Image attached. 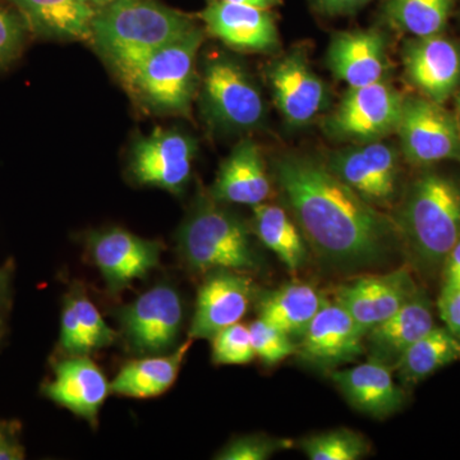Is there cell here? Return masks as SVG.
Instances as JSON below:
<instances>
[{"instance_id": "6da1fadb", "label": "cell", "mask_w": 460, "mask_h": 460, "mask_svg": "<svg viewBox=\"0 0 460 460\" xmlns=\"http://www.w3.org/2000/svg\"><path fill=\"white\" fill-rule=\"evenodd\" d=\"M275 177L314 255L338 271L378 268L402 244L394 219L357 195L317 160L288 155Z\"/></svg>"}, {"instance_id": "7a4b0ae2", "label": "cell", "mask_w": 460, "mask_h": 460, "mask_svg": "<svg viewBox=\"0 0 460 460\" xmlns=\"http://www.w3.org/2000/svg\"><path fill=\"white\" fill-rule=\"evenodd\" d=\"M394 222L414 268L425 277H438L460 238L459 184L440 172L420 175Z\"/></svg>"}, {"instance_id": "3957f363", "label": "cell", "mask_w": 460, "mask_h": 460, "mask_svg": "<svg viewBox=\"0 0 460 460\" xmlns=\"http://www.w3.org/2000/svg\"><path fill=\"white\" fill-rule=\"evenodd\" d=\"M198 26L157 0H113L96 9L91 44L118 74Z\"/></svg>"}, {"instance_id": "277c9868", "label": "cell", "mask_w": 460, "mask_h": 460, "mask_svg": "<svg viewBox=\"0 0 460 460\" xmlns=\"http://www.w3.org/2000/svg\"><path fill=\"white\" fill-rule=\"evenodd\" d=\"M204 40V29L195 27L183 38L118 72L120 83L132 99L148 111L190 114L199 93V53Z\"/></svg>"}, {"instance_id": "5b68a950", "label": "cell", "mask_w": 460, "mask_h": 460, "mask_svg": "<svg viewBox=\"0 0 460 460\" xmlns=\"http://www.w3.org/2000/svg\"><path fill=\"white\" fill-rule=\"evenodd\" d=\"M178 251L190 270H255L259 253L247 224L213 198H201L178 230Z\"/></svg>"}, {"instance_id": "8992f818", "label": "cell", "mask_w": 460, "mask_h": 460, "mask_svg": "<svg viewBox=\"0 0 460 460\" xmlns=\"http://www.w3.org/2000/svg\"><path fill=\"white\" fill-rule=\"evenodd\" d=\"M199 105L206 119L226 131H250L262 123L265 102L253 78L226 56L208 58L199 72Z\"/></svg>"}, {"instance_id": "52a82bcc", "label": "cell", "mask_w": 460, "mask_h": 460, "mask_svg": "<svg viewBox=\"0 0 460 460\" xmlns=\"http://www.w3.org/2000/svg\"><path fill=\"white\" fill-rule=\"evenodd\" d=\"M396 132L405 157L416 165L460 159L458 119L428 98L404 99Z\"/></svg>"}, {"instance_id": "ba28073f", "label": "cell", "mask_w": 460, "mask_h": 460, "mask_svg": "<svg viewBox=\"0 0 460 460\" xmlns=\"http://www.w3.org/2000/svg\"><path fill=\"white\" fill-rule=\"evenodd\" d=\"M198 154V142L180 129L156 128L138 138L129 157L133 180L171 193L186 189Z\"/></svg>"}, {"instance_id": "9c48e42d", "label": "cell", "mask_w": 460, "mask_h": 460, "mask_svg": "<svg viewBox=\"0 0 460 460\" xmlns=\"http://www.w3.org/2000/svg\"><path fill=\"white\" fill-rule=\"evenodd\" d=\"M404 98L385 80L349 89L328 122L329 131L343 140L371 142L396 132Z\"/></svg>"}, {"instance_id": "30bf717a", "label": "cell", "mask_w": 460, "mask_h": 460, "mask_svg": "<svg viewBox=\"0 0 460 460\" xmlns=\"http://www.w3.org/2000/svg\"><path fill=\"white\" fill-rule=\"evenodd\" d=\"M184 307L180 293L160 284L119 311L124 337L135 352H168L180 337Z\"/></svg>"}, {"instance_id": "8fae6325", "label": "cell", "mask_w": 460, "mask_h": 460, "mask_svg": "<svg viewBox=\"0 0 460 460\" xmlns=\"http://www.w3.org/2000/svg\"><path fill=\"white\" fill-rule=\"evenodd\" d=\"M329 169L375 208H389L398 190V154L383 140L363 142L361 146L338 151Z\"/></svg>"}, {"instance_id": "7c38bea8", "label": "cell", "mask_w": 460, "mask_h": 460, "mask_svg": "<svg viewBox=\"0 0 460 460\" xmlns=\"http://www.w3.org/2000/svg\"><path fill=\"white\" fill-rule=\"evenodd\" d=\"M365 337L366 332L337 301L323 299L296 344V353L314 367L332 370L356 361L365 352Z\"/></svg>"}, {"instance_id": "4fadbf2b", "label": "cell", "mask_w": 460, "mask_h": 460, "mask_svg": "<svg viewBox=\"0 0 460 460\" xmlns=\"http://www.w3.org/2000/svg\"><path fill=\"white\" fill-rule=\"evenodd\" d=\"M419 289L410 269L401 268L384 274L356 278L339 288L335 301L367 334L368 330L407 304Z\"/></svg>"}, {"instance_id": "5bb4252c", "label": "cell", "mask_w": 460, "mask_h": 460, "mask_svg": "<svg viewBox=\"0 0 460 460\" xmlns=\"http://www.w3.org/2000/svg\"><path fill=\"white\" fill-rule=\"evenodd\" d=\"M89 248L109 292L119 293L132 281L146 277L162 255V243L119 228L93 233Z\"/></svg>"}, {"instance_id": "9a60e30c", "label": "cell", "mask_w": 460, "mask_h": 460, "mask_svg": "<svg viewBox=\"0 0 460 460\" xmlns=\"http://www.w3.org/2000/svg\"><path fill=\"white\" fill-rule=\"evenodd\" d=\"M253 292L252 280L241 271L208 272L199 289L189 338L211 339L220 330L239 323L247 314Z\"/></svg>"}, {"instance_id": "2e32d148", "label": "cell", "mask_w": 460, "mask_h": 460, "mask_svg": "<svg viewBox=\"0 0 460 460\" xmlns=\"http://www.w3.org/2000/svg\"><path fill=\"white\" fill-rule=\"evenodd\" d=\"M405 75L425 98L443 104L460 84V47L440 35L414 38L402 51Z\"/></svg>"}, {"instance_id": "e0dca14e", "label": "cell", "mask_w": 460, "mask_h": 460, "mask_svg": "<svg viewBox=\"0 0 460 460\" xmlns=\"http://www.w3.org/2000/svg\"><path fill=\"white\" fill-rule=\"evenodd\" d=\"M272 98L288 123L313 122L326 104V87L299 51L281 58L269 72Z\"/></svg>"}, {"instance_id": "ac0fdd59", "label": "cell", "mask_w": 460, "mask_h": 460, "mask_svg": "<svg viewBox=\"0 0 460 460\" xmlns=\"http://www.w3.org/2000/svg\"><path fill=\"white\" fill-rule=\"evenodd\" d=\"M199 16L206 31L233 49L269 51L279 45V33L268 9L217 0Z\"/></svg>"}, {"instance_id": "d6986e66", "label": "cell", "mask_w": 460, "mask_h": 460, "mask_svg": "<svg viewBox=\"0 0 460 460\" xmlns=\"http://www.w3.org/2000/svg\"><path fill=\"white\" fill-rule=\"evenodd\" d=\"M332 380L354 410L374 419H386L404 407V387L398 385L394 370L385 363L370 358L362 365L332 371Z\"/></svg>"}, {"instance_id": "ffe728a7", "label": "cell", "mask_w": 460, "mask_h": 460, "mask_svg": "<svg viewBox=\"0 0 460 460\" xmlns=\"http://www.w3.org/2000/svg\"><path fill=\"white\" fill-rule=\"evenodd\" d=\"M435 326L431 299L420 288L395 314L368 330L365 348L367 347L371 359L385 363L394 370L402 354Z\"/></svg>"}, {"instance_id": "44dd1931", "label": "cell", "mask_w": 460, "mask_h": 460, "mask_svg": "<svg viewBox=\"0 0 460 460\" xmlns=\"http://www.w3.org/2000/svg\"><path fill=\"white\" fill-rule=\"evenodd\" d=\"M271 183L259 145L242 140L217 172L210 195L220 204L257 206L270 198Z\"/></svg>"}, {"instance_id": "7402d4cb", "label": "cell", "mask_w": 460, "mask_h": 460, "mask_svg": "<svg viewBox=\"0 0 460 460\" xmlns=\"http://www.w3.org/2000/svg\"><path fill=\"white\" fill-rule=\"evenodd\" d=\"M44 393L75 416L95 422L111 393V384L89 357L72 356L58 363L54 380L44 386Z\"/></svg>"}, {"instance_id": "603a6c76", "label": "cell", "mask_w": 460, "mask_h": 460, "mask_svg": "<svg viewBox=\"0 0 460 460\" xmlns=\"http://www.w3.org/2000/svg\"><path fill=\"white\" fill-rule=\"evenodd\" d=\"M328 63L349 89L380 83L386 74L385 41L377 31L338 33L330 44Z\"/></svg>"}, {"instance_id": "cb8c5ba5", "label": "cell", "mask_w": 460, "mask_h": 460, "mask_svg": "<svg viewBox=\"0 0 460 460\" xmlns=\"http://www.w3.org/2000/svg\"><path fill=\"white\" fill-rule=\"evenodd\" d=\"M36 32L48 38L91 41L96 8L84 0H12Z\"/></svg>"}, {"instance_id": "d4e9b609", "label": "cell", "mask_w": 460, "mask_h": 460, "mask_svg": "<svg viewBox=\"0 0 460 460\" xmlns=\"http://www.w3.org/2000/svg\"><path fill=\"white\" fill-rule=\"evenodd\" d=\"M323 299L325 296L310 284H286L262 296L259 319L286 332L293 341H301Z\"/></svg>"}, {"instance_id": "484cf974", "label": "cell", "mask_w": 460, "mask_h": 460, "mask_svg": "<svg viewBox=\"0 0 460 460\" xmlns=\"http://www.w3.org/2000/svg\"><path fill=\"white\" fill-rule=\"evenodd\" d=\"M192 339L168 356L146 357L124 366L111 384V393L129 398H154L165 393L177 380Z\"/></svg>"}, {"instance_id": "4316f807", "label": "cell", "mask_w": 460, "mask_h": 460, "mask_svg": "<svg viewBox=\"0 0 460 460\" xmlns=\"http://www.w3.org/2000/svg\"><path fill=\"white\" fill-rule=\"evenodd\" d=\"M460 361V339L435 326L402 354L394 371L404 389L419 385L441 368Z\"/></svg>"}, {"instance_id": "83f0119b", "label": "cell", "mask_w": 460, "mask_h": 460, "mask_svg": "<svg viewBox=\"0 0 460 460\" xmlns=\"http://www.w3.org/2000/svg\"><path fill=\"white\" fill-rule=\"evenodd\" d=\"M253 228L263 246L278 256L290 271H298L307 259V247L296 220L278 205L253 206Z\"/></svg>"}, {"instance_id": "f1b7e54d", "label": "cell", "mask_w": 460, "mask_h": 460, "mask_svg": "<svg viewBox=\"0 0 460 460\" xmlns=\"http://www.w3.org/2000/svg\"><path fill=\"white\" fill-rule=\"evenodd\" d=\"M456 0H389L387 20L414 38L440 35L447 27Z\"/></svg>"}, {"instance_id": "f546056e", "label": "cell", "mask_w": 460, "mask_h": 460, "mask_svg": "<svg viewBox=\"0 0 460 460\" xmlns=\"http://www.w3.org/2000/svg\"><path fill=\"white\" fill-rule=\"evenodd\" d=\"M302 450L311 460H358L370 452V444L358 432L332 429L305 438Z\"/></svg>"}, {"instance_id": "4dcf8cb0", "label": "cell", "mask_w": 460, "mask_h": 460, "mask_svg": "<svg viewBox=\"0 0 460 460\" xmlns=\"http://www.w3.org/2000/svg\"><path fill=\"white\" fill-rule=\"evenodd\" d=\"M211 341L213 361L217 365H247L256 357L250 329L242 323L220 330Z\"/></svg>"}, {"instance_id": "1f68e13d", "label": "cell", "mask_w": 460, "mask_h": 460, "mask_svg": "<svg viewBox=\"0 0 460 460\" xmlns=\"http://www.w3.org/2000/svg\"><path fill=\"white\" fill-rule=\"evenodd\" d=\"M256 356L266 366H275L296 353V345L286 332L257 319L248 326Z\"/></svg>"}, {"instance_id": "d6a6232c", "label": "cell", "mask_w": 460, "mask_h": 460, "mask_svg": "<svg viewBox=\"0 0 460 460\" xmlns=\"http://www.w3.org/2000/svg\"><path fill=\"white\" fill-rule=\"evenodd\" d=\"M68 298L71 299L77 319L80 321L89 352L113 344L117 334L105 323L98 308L87 298L86 295L83 292H75L72 293Z\"/></svg>"}, {"instance_id": "836d02e7", "label": "cell", "mask_w": 460, "mask_h": 460, "mask_svg": "<svg viewBox=\"0 0 460 460\" xmlns=\"http://www.w3.org/2000/svg\"><path fill=\"white\" fill-rule=\"evenodd\" d=\"M292 441L253 435L235 438L217 454L219 460H266L280 450L289 449Z\"/></svg>"}, {"instance_id": "e575fe53", "label": "cell", "mask_w": 460, "mask_h": 460, "mask_svg": "<svg viewBox=\"0 0 460 460\" xmlns=\"http://www.w3.org/2000/svg\"><path fill=\"white\" fill-rule=\"evenodd\" d=\"M60 345L71 356H87L90 353L80 321L77 319L74 305L69 298L66 299L65 307H63Z\"/></svg>"}, {"instance_id": "d590c367", "label": "cell", "mask_w": 460, "mask_h": 460, "mask_svg": "<svg viewBox=\"0 0 460 460\" xmlns=\"http://www.w3.org/2000/svg\"><path fill=\"white\" fill-rule=\"evenodd\" d=\"M23 26L20 20L0 8V66L8 65L20 53Z\"/></svg>"}, {"instance_id": "8d00e7d4", "label": "cell", "mask_w": 460, "mask_h": 460, "mask_svg": "<svg viewBox=\"0 0 460 460\" xmlns=\"http://www.w3.org/2000/svg\"><path fill=\"white\" fill-rule=\"evenodd\" d=\"M438 310L445 328L460 339V289L441 290Z\"/></svg>"}, {"instance_id": "74e56055", "label": "cell", "mask_w": 460, "mask_h": 460, "mask_svg": "<svg viewBox=\"0 0 460 460\" xmlns=\"http://www.w3.org/2000/svg\"><path fill=\"white\" fill-rule=\"evenodd\" d=\"M441 280V290L460 289V238L445 259Z\"/></svg>"}, {"instance_id": "f35d334b", "label": "cell", "mask_w": 460, "mask_h": 460, "mask_svg": "<svg viewBox=\"0 0 460 460\" xmlns=\"http://www.w3.org/2000/svg\"><path fill=\"white\" fill-rule=\"evenodd\" d=\"M25 459V449L8 423L0 422V460Z\"/></svg>"}, {"instance_id": "ab89813d", "label": "cell", "mask_w": 460, "mask_h": 460, "mask_svg": "<svg viewBox=\"0 0 460 460\" xmlns=\"http://www.w3.org/2000/svg\"><path fill=\"white\" fill-rule=\"evenodd\" d=\"M368 0H320L323 7L330 11H345V9L356 8Z\"/></svg>"}, {"instance_id": "60d3db41", "label": "cell", "mask_w": 460, "mask_h": 460, "mask_svg": "<svg viewBox=\"0 0 460 460\" xmlns=\"http://www.w3.org/2000/svg\"><path fill=\"white\" fill-rule=\"evenodd\" d=\"M224 2L237 3V4L251 5V7L269 9L279 4L280 0H224Z\"/></svg>"}, {"instance_id": "b9f144b4", "label": "cell", "mask_w": 460, "mask_h": 460, "mask_svg": "<svg viewBox=\"0 0 460 460\" xmlns=\"http://www.w3.org/2000/svg\"><path fill=\"white\" fill-rule=\"evenodd\" d=\"M8 279H9L8 269H0V296L4 295L5 290H7Z\"/></svg>"}, {"instance_id": "7bdbcfd3", "label": "cell", "mask_w": 460, "mask_h": 460, "mask_svg": "<svg viewBox=\"0 0 460 460\" xmlns=\"http://www.w3.org/2000/svg\"><path fill=\"white\" fill-rule=\"evenodd\" d=\"M84 2L89 3L93 8L99 9L113 2V0H84Z\"/></svg>"}, {"instance_id": "ee69618b", "label": "cell", "mask_w": 460, "mask_h": 460, "mask_svg": "<svg viewBox=\"0 0 460 460\" xmlns=\"http://www.w3.org/2000/svg\"><path fill=\"white\" fill-rule=\"evenodd\" d=\"M456 111H458V122L460 127V93L456 95Z\"/></svg>"}, {"instance_id": "f6af8a7d", "label": "cell", "mask_w": 460, "mask_h": 460, "mask_svg": "<svg viewBox=\"0 0 460 460\" xmlns=\"http://www.w3.org/2000/svg\"><path fill=\"white\" fill-rule=\"evenodd\" d=\"M0 329H2V320H0Z\"/></svg>"}]
</instances>
